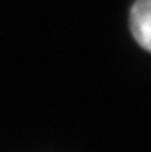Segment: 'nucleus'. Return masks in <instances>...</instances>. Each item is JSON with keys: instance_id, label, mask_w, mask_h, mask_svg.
I'll return each instance as SVG.
<instances>
[{"instance_id": "1", "label": "nucleus", "mask_w": 151, "mask_h": 152, "mask_svg": "<svg viewBox=\"0 0 151 152\" xmlns=\"http://www.w3.org/2000/svg\"><path fill=\"white\" fill-rule=\"evenodd\" d=\"M128 25L132 37L142 49L151 53V0H135L130 16Z\"/></svg>"}]
</instances>
